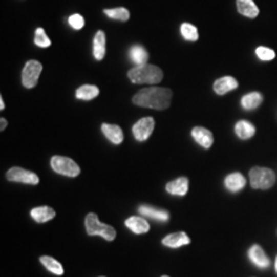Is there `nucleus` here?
I'll return each instance as SVG.
<instances>
[{"instance_id":"obj_1","label":"nucleus","mask_w":277,"mask_h":277,"mask_svg":"<svg viewBox=\"0 0 277 277\" xmlns=\"http://www.w3.org/2000/svg\"><path fill=\"white\" fill-rule=\"evenodd\" d=\"M172 91L166 88H146L132 98V103L143 108L163 111L171 105Z\"/></svg>"},{"instance_id":"obj_2","label":"nucleus","mask_w":277,"mask_h":277,"mask_svg":"<svg viewBox=\"0 0 277 277\" xmlns=\"http://www.w3.org/2000/svg\"><path fill=\"white\" fill-rule=\"evenodd\" d=\"M132 83H158L163 78V72L153 65H141L131 68L127 72Z\"/></svg>"},{"instance_id":"obj_3","label":"nucleus","mask_w":277,"mask_h":277,"mask_svg":"<svg viewBox=\"0 0 277 277\" xmlns=\"http://www.w3.org/2000/svg\"><path fill=\"white\" fill-rule=\"evenodd\" d=\"M249 177H250V185L253 189H271L276 182L274 172L266 167H253L249 171Z\"/></svg>"},{"instance_id":"obj_4","label":"nucleus","mask_w":277,"mask_h":277,"mask_svg":"<svg viewBox=\"0 0 277 277\" xmlns=\"http://www.w3.org/2000/svg\"><path fill=\"white\" fill-rule=\"evenodd\" d=\"M85 227L86 232L90 236L100 235L101 238H104L108 241L114 240V238H116V230H114L112 226L101 223L95 213H89V215L86 216Z\"/></svg>"},{"instance_id":"obj_5","label":"nucleus","mask_w":277,"mask_h":277,"mask_svg":"<svg viewBox=\"0 0 277 277\" xmlns=\"http://www.w3.org/2000/svg\"><path fill=\"white\" fill-rule=\"evenodd\" d=\"M50 166H52L53 171L62 175V176L77 177L81 172L78 164L71 158H67V157L54 156L50 161Z\"/></svg>"},{"instance_id":"obj_6","label":"nucleus","mask_w":277,"mask_h":277,"mask_svg":"<svg viewBox=\"0 0 277 277\" xmlns=\"http://www.w3.org/2000/svg\"><path fill=\"white\" fill-rule=\"evenodd\" d=\"M42 71V65L39 60L31 59L25 65L22 71V85L26 89H32L37 85L40 73Z\"/></svg>"},{"instance_id":"obj_7","label":"nucleus","mask_w":277,"mask_h":277,"mask_svg":"<svg viewBox=\"0 0 277 277\" xmlns=\"http://www.w3.org/2000/svg\"><path fill=\"white\" fill-rule=\"evenodd\" d=\"M154 130V118L153 117H144L139 119L132 126V134L137 141H145L151 137Z\"/></svg>"},{"instance_id":"obj_8","label":"nucleus","mask_w":277,"mask_h":277,"mask_svg":"<svg viewBox=\"0 0 277 277\" xmlns=\"http://www.w3.org/2000/svg\"><path fill=\"white\" fill-rule=\"evenodd\" d=\"M7 179L13 182H22V184L37 185L39 184V177L36 174L27 169L21 168V167H13L7 172Z\"/></svg>"},{"instance_id":"obj_9","label":"nucleus","mask_w":277,"mask_h":277,"mask_svg":"<svg viewBox=\"0 0 277 277\" xmlns=\"http://www.w3.org/2000/svg\"><path fill=\"white\" fill-rule=\"evenodd\" d=\"M238 86L239 82L236 78L231 77V76H225V77H221L215 81V83H213V90H215V93L217 94V95H225V94L238 89Z\"/></svg>"},{"instance_id":"obj_10","label":"nucleus","mask_w":277,"mask_h":277,"mask_svg":"<svg viewBox=\"0 0 277 277\" xmlns=\"http://www.w3.org/2000/svg\"><path fill=\"white\" fill-rule=\"evenodd\" d=\"M191 136L204 149H209L213 145V134L204 127H194L191 130Z\"/></svg>"},{"instance_id":"obj_11","label":"nucleus","mask_w":277,"mask_h":277,"mask_svg":"<svg viewBox=\"0 0 277 277\" xmlns=\"http://www.w3.org/2000/svg\"><path fill=\"white\" fill-rule=\"evenodd\" d=\"M249 258H250L251 263H254L259 268H267L271 264L269 258L259 245H253L249 249Z\"/></svg>"},{"instance_id":"obj_12","label":"nucleus","mask_w":277,"mask_h":277,"mask_svg":"<svg viewBox=\"0 0 277 277\" xmlns=\"http://www.w3.org/2000/svg\"><path fill=\"white\" fill-rule=\"evenodd\" d=\"M101 132L111 143L116 144V145H119L123 141V132H122L121 127L117 126V124L103 123L101 124Z\"/></svg>"},{"instance_id":"obj_13","label":"nucleus","mask_w":277,"mask_h":277,"mask_svg":"<svg viewBox=\"0 0 277 277\" xmlns=\"http://www.w3.org/2000/svg\"><path fill=\"white\" fill-rule=\"evenodd\" d=\"M246 185L245 177L243 176L239 172H233L230 174L228 176H226L225 179V186L228 191L231 193H239L240 190H243Z\"/></svg>"},{"instance_id":"obj_14","label":"nucleus","mask_w":277,"mask_h":277,"mask_svg":"<svg viewBox=\"0 0 277 277\" xmlns=\"http://www.w3.org/2000/svg\"><path fill=\"white\" fill-rule=\"evenodd\" d=\"M166 190L172 195L184 197V195H186L187 190H189V180L186 177H180V179L174 180V181L167 184Z\"/></svg>"},{"instance_id":"obj_15","label":"nucleus","mask_w":277,"mask_h":277,"mask_svg":"<svg viewBox=\"0 0 277 277\" xmlns=\"http://www.w3.org/2000/svg\"><path fill=\"white\" fill-rule=\"evenodd\" d=\"M262 101H263V95L258 93V91H251V93L245 94L241 98L240 104L245 111H254V109H257L261 105Z\"/></svg>"},{"instance_id":"obj_16","label":"nucleus","mask_w":277,"mask_h":277,"mask_svg":"<svg viewBox=\"0 0 277 277\" xmlns=\"http://www.w3.org/2000/svg\"><path fill=\"white\" fill-rule=\"evenodd\" d=\"M238 12L248 18H255L259 14V9L253 0H236Z\"/></svg>"},{"instance_id":"obj_17","label":"nucleus","mask_w":277,"mask_h":277,"mask_svg":"<svg viewBox=\"0 0 277 277\" xmlns=\"http://www.w3.org/2000/svg\"><path fill=\"white\" fill-rule=\"evenodd\" d=\"M162 244L168 246V248H180V246L190 244V238L181 231V232H175L171 233V235H167L162 240Z\"/></svg>"},{"instance_id":"obj_18","label":"nucleus","mask_w":277,"mask_h":277,"mask_svg":"<svg viewBox=\"0 0 277 277\" xmlns=\"http://www.w3.org/2000/svg\"><path fill=\"white\" fill-rule=\"evenodd\" d=\"M93 53L96 60H103L105 57V34L101 30H99L94 36Z\"/></svg>"},{"instance_id":"obj_19","label":"nucleus","mask_w":277,"mask_h":277,"mask_svg":"<svg viewBox=\"0 0 277 277\" xmlns=\"http://www.w3.org/2000/svg\"><path fill=\"white\" fill-rule=\"evenodd\" d=\"M139 213L141 216H146L149 218H153V220L157 221H163V222L169 220V213L167 210L158 209V208L151 207V205H141L139 208Z\"/></svg>"},{"instance_id":"obj_20","label":"nucleus","mask_w":277,"mask_h":277,"mask_svg":"<svg viewBox=\"0 0 277 277\" xmlns=\"http://www.w3.org/2000/svg\"><path fill=\"white\" fill-rule=\"evenodd\" d=\"M129 58L132 63H135L136 66L145 65L146 60L149 59V53L146 52V49L141 45H134V47L130 48L129 50Z\"/></svg>"},{"instance_id":"obj_21","label":"nucleus","mask_w":277,"mask_h":277,"mask_svg":"<svg viewBox=\"0 0 277 277\" xmlns=\"http://www.w3.org/2000/svg\"><path fill=\"white\" fill-rule=\"evenodd\" d=\"M235 134L241 140H248L255 135V127L249 121H239L235 124Z\"/></svg>"},{"instance_id":"obj_22","label":"nucleus","mask_w":277,"mask_h":277,"mask_svg":"<svg viewBox=\"0 0 277 277\" xmlns=\"http://www.w3.org/2000/svg\"><path fill=\"white\" fill-rule=\"evenodd\" d=\"M126 226L135 233H145L151 230V226L149 223L144 220L143 217H130L129 220H126Z\"/></svg>"},{"instance_id":"obj_23","label":"nucleus","mask_w":277,"mask_h":277,"mask_svg":"<svg viewBox=\"0 0 277 277\" xmlns=\"http://www.w3.org/2000/svg\"><path fill=\"white\" fill-rule=\"evenodd\" d=\"M31 217L34 218L36 222L44 223L55 217V210L53 209V208L47 207V205H44V207H37L31 210Z\"/></svg>"},{"instance_id":"obj_24","label":"nucleus","mask_w":277,"mask_h":277,"mask_svg":"<svg viewBox=\"0 0 277 277\" xmlns=\"http://www.w3.org/2000/svg\"><path fill=\"white\" fill-rule=\"evenodd\" d=\"M99 95V89L94 85H82L76 90V98L80 100H93Z\"/></svg>"},{"instance_id":"obj_25","label":"nucleus","mask_w":277,"mask_h":277,"mask_svg":"<svg viewBox=\"0 0 277 277\" xmlns=\"http://www.w3.org/2000/svg\"><path fill=\"white\" fill-rule=\"evenodd\" d=\"M40 262L44 267H47L48 271H50L54 274H63V267L57 259L52 258L49 255H42L40 257Z\"/></svg>"},{"instance_id":"obj_26","label":"nucleus","mask_w":277,"mask_h":277,"mask_svg":"<svg viewBox=\"0 0 277 277\" xmlns=\"http://www.w3.org/2000/svg\"><path fill=\"white\" fill-rule=\"evenodd\" d=\"M104 14L109 17L112 19H116V21H122L126 22L130 18V12L126 8H113V9H104Z\"/></svg>"},{"instance_id":"obj_27","label":"nucleus","mask_w":277,"mask_h":277,"mask_svg":"<svg viewBox=\"0 0 277 277\" xmlns=\"http://www.w3.org/2000/svg\"><path fill=\"white\" fill-rule=\"evenodd\" d=\"M180 31H181L182 37H184L186 41H197L199 39V34H198V30L194 25L191 24H182L180 27Z\"/></svg>"},{"instance_id":"obj_28","label":"nucleus","mask_w":277,"mask_h":277,"mask_svg":"<svg viewBox=\"0 0 277 277\" xmlns=\"http://www.w3.org/2000/svg\"><path fill=\"white\" fill-rule=\"evenodd\" d=\"M35 45H37L39 48H48L50 47V44H52V41H50V39L48 37V35L45 34L44 29H41V27H39V29H36V31H35Z\"/></svg>"},{"instance_id":"obj_29","label":"nucleus","mask_w":277,"mask_h":277,"mask_svg":"<svg viewBox=\"0 0 277 277\" xmlns=\"http://www.w3.org/2000/svg\"><path fill=\"white\" fill-rule=\"evenodd\" d=\"M255 54H257V57H258L261 60H263V62H269V60H272L274 57H276L274 50L269 49V48H267V47L257 48Z\"/></svg>"},{"instance_id":"obj_30","label":"nucleus","mask_w":277,"mask_h":277,"mask_svg":"<svg viewBox=\"0 0 277 277\" xmlns=\"http://www.w3.org/2000/svg\"><path fill=\"white\" fill-rule=\"evenodd\" d=\"M68 24H70V26L72 27L73 30H81L83 26H85V19H83V17L81 16V14H72V16L68 18Z\"/></svg>"},{"instance_id":"obj_31","label":"nucleus","mask_w":277,"mask_h":277,"mask_svg":"<svg viewBox=\"0 0 277 277\" xmlns=\"http://www.w3.org/2000/svg\"><path fill=\"white\" fill-rule=\"evenodd\" d=\"M0 122H2V126H0V130H2V131H4V129H6V127H7L8 122H7V119H4V118L0 119Z\"/></svg>"},{"instance_id":"obj_32","label":"nucleus","mask_w":277,"mask_h":277,"mask_svg":"<svg viewBox=\"0 0 277 277\" xmlns=\"http://www.w3.org/2000/svg\"><path fill=\"white\" fill-rule=\"evenodd\" d=\"M4 108H6V104H4L3 98H0V109H2V111H3Z\"/></svg>"},{"instance_id":"obj_33","label":"nucleus","mask_w":277,"mask_h":277,"mask_svg":"<svg viewBox=\"0 0 277 277\" xmlns=\"http://www.w3.org/2000/svg\"><path fill=\"white\" fill-rule=\"evenodd\" d=\"M274 268H276V272H277V258H276V262H274Z\"/></svg>"},{"instance_id":"obj_34","label":"nucleus","mask_w":277,"mask_h":277,"mask_svg":"<svg viewBox=\"0 0 277 277\" xmlns=\"http://www.w3.org/2000/svg\"><path fill=\"white\" fill-rule=\"evenodd\" d=\"M162 277H168V276H162Z\"/></svg>"},{"instance_id":"obj_35","label":"nucleus","mask_w":277,"mask_h":277,"mask_svg":"<svg viewBox=\"0 0 277 277\" xmlns=\"http://www.w3.org/2000/svg\"><path fill=\"white\" fill-rule=\"evenodd\" d=\"M99 277H104V276H99Z\"/></svg>"}]
</instances>
